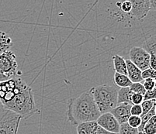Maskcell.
I'll use <instances>...</instances> for the list:
<instances>
[{
	"label": "cell",
	"mask_w": 156,
	"mask_h": 134,
	"mask_svg": "<svg viewBox=\"0 0 156 134\" xmlns=\"http://www.w3.org/2000/svg\"><path fill=\"white\" fill-rule=\"evenodd\" d=\"M22 119L18 114L5 110L0 115V134H17Z\"/></svg>",
	"instance_id": "cell-3"
},
{
	"label": "cell",
	"mask_w": 156,
	"mask_h": 134,
	"mask_svg": "<svg viewBox=\"0 0 156 134\" xmlns=\"http://www.w3.org/2000/svg\"><path fill=\"white\" fill-rule=\"evenodd\" d=\"M142 132L144 134H156V115L151 118L144 125Z\"/></svg>",
	"instance_id": "cell-17"
},
{
	"label": "cell",
	"mask_w": 156,
	"mask_h": 134,
	"mask_svg": "<svg viewBox=\"0 0 156 134\" xmlns=\"http://www.w3.org/2000/svg\"><path fill=\"white\" fill-rule=\"evenodd\" d=\"M12 42L9 35L3 31L0 30V54L9 50L12 46Z\"/></svg>",
	"instance_id": "cell-13"
},
{
	"label": "cell",
	"mask_w": 156,
	"mask_h": 134,
	"mask_svg": "<svg viewBox=\"0 0 156 134\" xmlns=\"http://www.w3.org/2000/svg\"><path fill=\"white\" fill-rule=\"evenodd\" d=\"M113 63L115 72L127 75V65L124 57L118 54H115L113 56Z\"/></svg>",
	"instance_id": "cell-11"
},
{
	"label": "cell",
	"mask_w": 156,
	"mask_h": 134,
	"mask_svg": "<svg viewBox=\"0 0 156 134\" xmlns=\"http://www.w3.org/2000/svg\"><path fill=\"white\" fill-rule=\"evenodd\" d=\"M66 115L71 125H78L83 122L96 121L101 113L91 93L86 91L79 97L69 100Z\"/></svg>",
	"instance_id": "cell-1"
},
{
	"label": "cell",
	"mask_w": 156,
	"mask_h": 134,
	"mask_svg": "<svg viewBox=\"0 0 156 134\" xmlns=\"http://www.w3.org/2000/svg\"><path fill=\"white\" fill-rule=\"evenodd\" d=\"M156 88L151 91H146L144 95V100H155L156 99Z\"/></svg>",
	"instance_id": "cell-27"
},
{
	"label": "cell",
	"mask_w": 156,
	"mask_h": 134,
	"mask_svg": "<svg viewBox=\"0 0 156 134\" xmlns=\"http://www.w3.org/2000/svg\"><path fill=\"white\" fill-rule=\"evenodd\" d=\"M127 65V76L132 83H141L143 79L141 77V70L136 67L129 59L125 60Z\"/></svg>",
	"instance_id": "cell-9"
},
{
	"label": "cell",
	"mask_w": 156,
	"mask_h": 134,
	"mask_svg": "<svg viewBox=\"0 0 156 134\" xmlns=\"http://www.w3.org/2000/svg\"><path fill=\"white\" fill-rule=\"evenodd\" d=\"M134 93L129 88H122L117 90V105L118 104H132L131 97Z\"/></svg>",
	"instance_id": "cell-12"
},
{
	"label": "cell",
	"mask_w": 156,
	"mask_h": 134,
	"mask_svg": "<svg viewBox=\"0 0 156 134\" xmlns=\"http://www.w3.org/2000/svg\"><path fill=\"white\" fill-rule=\"evenodd\" d=\"M141 120L140 116H134V115H130V118L127 120V124L130 125V127L137 129L141 125Z\"/></svg>",
	"instance_id": "cell-22"
},
{
	"label": "cell",
	"mask_w": 156,
	"mask_h": 134,
	"mask_svg": "<svg viewBox=\"0 0 156 134\" xmlns=\"http://www.w3.org/2000/svg\"><path fill=\"white\" fill-rule=\"evenodd\" d=\"M119 134H137L138 130L137 129L130 127L127 124V122L124 124H121L120 125V129H119Z\"/></svg>",
	"instance_id": "cell-19"
},
{
	"label": "cell",
	"mask_w": 156,
	"mask_h": 134,
	"mask_svg": "<svg viewBox=\"0 0 156 134\" xmlns=\"http://www.w3.org/2000/svg\"><path fill=\"white\" fill-rule=\"evenodd\" d=\"M18 64L16 54L11 50L0 54V72L8 78L18 75Z\"/></svg>",
	"instance_id": "cell-4"
},
{
	"label": "cell",
	"mask_w": 156,
	"mask_h": 134,
	"mask_svg": "<svg viewBox=\"0 0 156 134\" xmlns=\"http://www.w3.org/2000/svg\"><path fill=\"white\" fill-rule=\"evenodd\" d=\"M137 134H144V133H143V132H138V133H137Z\"/></svg>",
	"instance_id": "cell-31"
},
{
	"label": "cell",
	"mask_w": 156,
	"mask_h": 134,
	"mask_svg": "<svg viewBox=\"0 0 156 134\" xmlns=\"http://www.w3.org/2000/svg\"><path fill=\"white\" fill-rule=\"evenodd\" d=\"M132 104H118L110 113L115 117L120 125L127 122L130 116V108Z\"/></svg>",
	"instance_id": "cell-8"
},
{
	"label": "cell",
	"mask_w": 156,
	"mask_h": 134,
	"mask_svg": "<svg viewBox=\"0 0 156 134\" xmlns=\"http://www.w3.org/2000/svg\"><path fill=\"white\" fill-rule=\"evenodd\" d=\"M132 8L130 12L132 18L142 20L147 16L149 11L151 9L150 0H140V1H130Z\"/></svg>",
	"instance_id": "cell-6"
},
{
	"label": "cell",
	"mask_w": 156,
	"mask_h": 134,
	"mask_svg": "<svg viewBox=\"0 0 156 134\" xmlns=\"http://www.w3.org/2000/svg\"><path fill=\"white\" fill-rule=\"evenodd\" d=\"M129 60L141 71L149 68L150 54L142 47L134 46L129 51Z\"/></svg>",
	"instance_id": "cell-5"
},
{
	"label": "cell",
	"mask_w": 156,
	"mask_h": 134,
	"mask_svg": "<svg viewBox=\"0 0 156 134\" xmlns=\"http://www.w3.org/2000/svg\"><path fill=\"white\" fill-rule=\"evenodd\" d=\"M155 101L156 100H144L142 101V103L141 104V109H142V114H141V115H145L146 113L149 112L150 110L152 108V107L156 105Z\"/></svg>",
	"instance_id": "cell-20"
},
{
	"label": "cell",
	"mask_w": 156,
	"mask_h": 134,
	"mask_svg": "<svg viewBox=\"0 0 156 134\" xmlns=\"http://www.w3.org/2000/svg\"><path fill=\"white\" fill-rule=\"evenodd\" d=\"M5 108H4V107H3V105H2V102H1V101H0V115H1V114L2 113V112H4V111H5Z\"/></svg>",
	"instance_id": "cell-30"
},
{
	"label": "cell",
	"mask_w": 156,
	"mask_h": 134,
	"mask_svg": "<svg viewBox=\"0 0 156 134\" xmlns=\"http://www.w3.org/2000/svg\"><path fill=\"white\" fill-rule=\"evenodd\" d=\"M142 114L141 105H133L130 108V115L134 116H141Z\"/></svg>",
	"instance_id": "cell-25"
},
{
	"label": "cell",
	"mask_w": 156,
	"mask_h": 134,
	"mask_svg": "<svg viewBox=\"0 0 156 134\" xmlns=\"http://www.w3.org/2000/svg\"><path fill=\"white\" fill-rule=\"evenodd\" d=\"M155 105H154V106L152 107V108H151L149 112H147V113H146L145 115H141V116H140L141 117V125H140V126L137 128V130H138L139 132H142L144 125H145V124L150 120V119H151V118H152L153 116H155V113H156Z\"/></svg>",
	"instance_id": "cell-16"
},
{
	"label": "cell",
	"mask_w": 156,
	"mask_h": 134,
	"mask_svg": "<svg viewBox=\"0 0 156 134\" xmlns=\"http://www.w3.org/2000/svg\"><path fill=\"white\" fill-rule=\"evenodd\" d=\"M156 77V72L155 70L152 69L151 67L146 69V70L141 71V77L142 79H147V78H153V79H155Z\"/></svg>",
	"instance_id": "cell-24"
},
{
	"label": "cell",
	"mask_w": 156,
	"mask_h": 134,
	"mask_svg": "<svg viewBox=\"0 0 156 134\" xmlns=\"http://www.w3.org/2000/svg\"><path fill=\"white\" fill-rule=\"evenodd\" d=\"M8 79H9L8 77H5V75H3L2 73L0 72V82H2V81H7Z\"/></svg>",
	"instance_id": "cell-29"
},
{
	"label": "cell",
	"mask_w": 156,
	"mask_h": 134,
	"mask_svg": "<svg viewBox=\"0 0 156 134\" xmlns=\"http://www.w3.org/2000/svg\"><path fill=\"white\" fill-rule=\"evenodd\" d=\"M129 88H130V90L133 93L140 94L141 95H143V96H144L146 92L144 86H143V84L141 83H132V84H130V87H129Z\"/></svg>",
	"instance_id": "cell-21"
},
{
	"label": "cell",
	"mask_w": 156,
	"mask_h": 134,
	"mask_svg": "<svg viewBox=\"0 0 156 134\" xmlns=\"http://www.w3.org/2000/svg\"><path fill=\"white\" fill-rule=\"evenodd\" d=\"M144 101V96L140 94H134L131 97V103L132 105H141L142 101Z\"/></svg>",
	"instance_id": "cell-26"
},
{
	"label": "cell",
	"mask_w": 156,
	"mask_h": 134,
	"mask_svg": "<svg viewBox=\"0 0 156 134\" xmlns=\"http://www.w3.org/2000/svg\"><path fill=\"white\" fill-rule=\"evenodd\" d=\"M141 84L144 86L145 91H151L155 88L156 81L155 79H153V78H147V79L143 80Z\"/></svg>",
	"instance_id": "cell-23"
},
{
	"label": "cell",
	"mask_w": 156,
	"mask_h": 134,
	"mask_svg": "<svg viewBox=\"0 0 156 134\" xmlns=\"http://www.w3.org/2000/svg\"><path fill=\"white\" fill-rule=\"evenodd\" d=\"M99 125L96 121L83 122L77 125V134H95Z\"/></svg>",
	"instance_id": "cell-10"
},
{
	"label": "cell",
	"mask_w": 156,
	"mask_h": 134,
	"mask_svg": "<svg viewBox=\"0 0 156 134\" xmlns=\"http://www.w3.org/2000/svg\"><path fill=\"white\" fill-rule=\"evenodd\" d=\"M113 81H114L115 84L120 88H129L130 84H132V82L130 81L127 75L118 74L116 72L113 75Z\"/></svg>",
	"instance_id": "cell-14"
},
{
	"label": "cell",
	"mask_w": 156,
	"mask_h": 134,
	"mask_svg": "<svg viewBox=\"0 0 156 134\" xmlns=\"http://www.w3.org/2000/svg\"><path fill=\"white\" fill-rule=\"evenodd\" d=\"M116 5L119 8L122 12L127 15H130V12L131 11L132 5L130 1H124V2H119L116 3Z\"/></svg>",
	"instance_id": "cell-18"
},
{
	"label": "cell",
	"mask_w": 156,
	"mask_h": 134,
	"mask_svg": "<svg viewBox=\"0 0 156 134\" xmlns=\"http://www.w3.org/2000/svg\"><path fill=\"white\" fill-rule=\"evenodd\" d=\"M101 114L110 112L117 105V89L104 84L93 87L89 90Z\"/></svg>",
	"instance_id": "cell-2"
},
{
	"label": "cell",
	"mask_w": 156,
	"mask_h": 134,
	"mask_svg": "<svg viewBox=\"0 0 156 134\" xmlns=\"http://www.w3.org/2000/svg\"><path fill=\"white\" fill-rule=\"evenodd\" d=\"M96 123L100 128L108 132H114V133L119 132L120 125L110 112L101 114L96 120Z\"/></svg>",
	"instance_id": "cell-7"
},
{
	"label": "cell",
	"mask_w": 156,
	"mask_h": 134,
	"mask_svg": "<svg viewBox=\"0 0 156 134\" xmlns=\"http://www.w3.org/2000/svg\"><path fill=\"white\" fill-rule=\"evenodd\" d=\"M95 134H119V133H114V132H108V131L105 130V129H102V128H100V126H99V127H98V129H96Z\"/></svg>",
	"instance_id": "cell-28"
},
{
	"label": "cell",
	"mask_w": 156,
	"mask_h": 134,
	"mask_svg": "<svg viewBox=\"0 0 156 134\" xmlns=\"http://www.w3.org/2000/svg\"><path fill=\"white\" fill-rule=\"evenodd\" d=\"M156 42H155V36H153L147 39L144 43H143V47L144 50L149 53L150 55H155L156 50Z\"/></svg>",
	"instance_id": "cell-15"
}]
</instances>
